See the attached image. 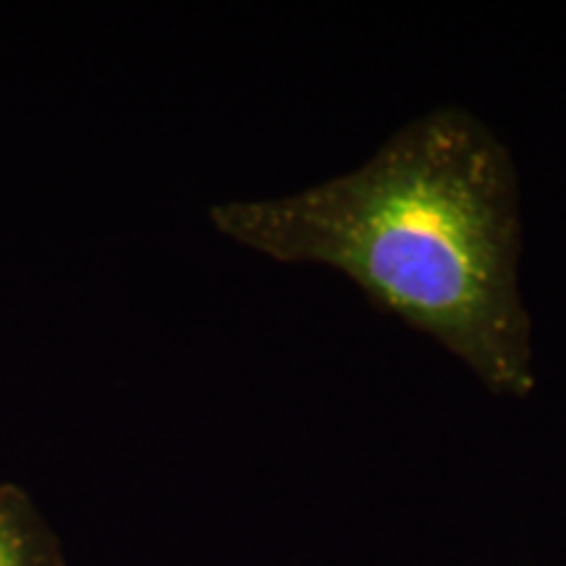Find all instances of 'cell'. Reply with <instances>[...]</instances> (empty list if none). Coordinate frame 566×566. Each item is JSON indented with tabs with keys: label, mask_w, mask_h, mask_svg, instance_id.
<instances>
[{
	"label": "cell",
	"mask_w": 566,
	"mask_h": 566,
	"mask_svg": "<svg viewBox=\"0 0 566 566\" xmlns=\"http://www.w3.org/2000/svg\"><path fill=\"white\" fill-rule=\"evenodd\" d=\"M210 221L275 263L346 275L375 310L433 338L491 394L535 391L520 176L475 113L443 105L349 174L294 195L218 202Z\"/></svg>",
	"instance_id": "cell-1"
},
{
	"label": "cell",
	"mask_w": 566,
	"mask_h": 566,
	"mask_svg": "<svg viewBox=\"0 0 566 566\" xmlns=\"http://www.w3.org/2000/svg\"><path fill=\"white\" fill-rule=\"evenodd\" d=\"M0 566H69L59 533L19 483L0 485Z\"/></svg>",
	"instance_id": "cell-2"
}]
</instances>
